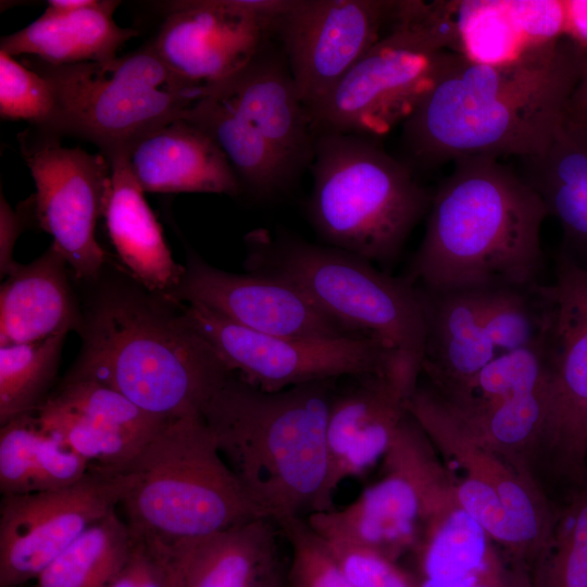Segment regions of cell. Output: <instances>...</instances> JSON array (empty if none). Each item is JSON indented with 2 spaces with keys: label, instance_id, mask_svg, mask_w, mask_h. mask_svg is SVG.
Masks as SVG:
<instances>
[{
  "label": "cell",
  "instance_id": "obj_45",
  "mask_svg": "<svg viewBox=\"0 0 587 587\" xmlns=\"http://www.w3.org/2000/svg\"><path fill=\"white\" fill-rule=\"evenodd\" d=\"M566 113L577 122L587 125V60L569 101Z\"/></svg>",
  "mask_w": 587,
  "mask_h": 587
},
{
  "label": "cell",
  "instance_id": "obj_39",
  "mask_svg": "<svg viewBox=\"0 0 587 587\" xmlns=\"http://www.w3.org/2000/svg\"><path fill=\"white\" fill-rule=\"evenodd\" d=\"M277 526L291 549L285 587H354L307 520L292 517Z\"/></svg>",
  "mask_w": 587,
  "mask_h": 587
},
{
  "label": "cell",
  "instance_id": "obj_28",
  "mask_svg": "<svg viewBox=\"0 0 587 587\" xmlns=\"http://www.w3.org/2000/svg\"><path fill=\"white\" fill-rule=\"evenodd\" d=\"M115 0H96L83 10L52 15L43 12L26 27L1 38L0 50L12 57L30 55L49 65L103 62L138 32L117 25Z\"/></svg>",
  "mask_w": 587,
  "mask_h": 587
},
{
  "label": "cell",
  "instance_id": "obj_38",
  "mask_svg": "<svg viewBox=\"0 0 587 587\" xmlns=\"http://www.w3.org/2000/svg\"><path fill=\"white\" fill-rule=\"evenodd\" d=\"M0 115L53 133L57 100L49 80L0 50Z\"/></svg>",
  "mask_w": 587,
  "mask_h": 587
},
{
  "label": "cell",
  "instance_id": "obj_48",
  "mask_svg": "<svg viewBox=\"0 0 587 587\" xmlns=\"http://www.w3.org/2000/svg\"><path fill=\"white\" fill-rule=\"evenodd\" d=\"M21 587H25V586H21Z\"/></svg>",
  "mask_w": 587,
  "mask_h": 587
},
{
  "label": "cell",
  "instance_id": "obj_41",
  "mask_svg": "<svg viewBox=\"0 0 587 587\" xmlns=\"http://www.w3.org/2000/svg\"><path fill=\"white\" fill-rule=\"evenodd\" d=\"M133 534L132 551L110 587H180L172 548L157 539Z\"/></svg>",
  "mask_w": 587,
  "mask_h": 587
},
{
  "label": "cell",
  "instance_id": "obj_29",
  "mask_svg": "<svg viewBox=\"0 0 587 587\" xmlns=\"http://www.w3.org/2000/svg\"><path fill=\"white\" fill-rule=\"evenodd\" d=\"M522 160V177L540 196L548 215L562 226L564 248L560 253H587V125L565 113L549 147Z\"/></svg>",
  "mask_w": 587,
  "mask_h": 587
},
{
  "label": "cell",
  "instance_id": "obj_20",
  "mask_svg": "<svg viewBox=\"0 0 587 587\" xmlns=\"http://www.w3.org/2000/svg\"><path fill=\"white\" fill-rule=\"evenodd\" d=\"M350 388L336 391L327 423V511L341 482L365 474L389 450L409 413L413 392L387 373L355 377Z\"/></svg>",
  "mask_w": 587,
  "mask_h": 587
},
{
  "label": "cell",
  "instance_id": "obj_30",
  "mask_svg": "<svg viewBox=\"0 0 587 587\" xmlns=\"http://www.w3.org/2000/svg\"><path fill=\"white\" fill-rule=\"evenodd\" d=\"M207 133L255 198L274 199L296 177L264 136L225 99L207 92L183 116Z\"/></svg>",
  "mask_w": 587,
  "mask_h": 587
},
{
  "label": "cell",
  "instance_id": "obj_1",
  "mask_svg": "<svg viewBox=\"0 0 587 587\" xmlns=\"http://www.w3.org/2000/svg\"><path fill=\"white\" fill-rule=\"evenodd\" d=\"M583 53L565 37L500 64L454 53L402 124L403 161L415 172L467 157L541 154L566 113Z\"/></svg>",
  "mask_w": 587,
  "mask_h": 587
},
{
  "label": "cell",
  "instance_id": "obj_13",
  "mask_svg": "<svg viewBox=\"0 0 587 587\" xmlns=\"http://www.w3.org/2000/svg\"><path fill=\"white\" fill-rule=\"evenodd\" d=\"M59 135L39 128L20 134L22 155L33 176L32 198L39 226L78 279H96L105 253L96 238V224L111 183V164L103 153L61 145Z\"/></svg>",
  "mask_w": 587,
  "mask_h": 587
},
{
  "label": "cell",
  "instance_id": "obj_47",
  "mask_svg": "<svg viewBox=\"0 0 587 587\" xmlns=\"http://www.w3.org/2000/svg\"><path fill=\"white\" fill-rule=\"evenodd\" d=\"M264 587H285L283 570L278 571Z\"/></svg>",
  "mask_w": 587,
  "mask_h": 587
},
{
  "label": "cell",
  "instance_id": "obj_16",
  "mask_svg": "<svg viewBox=\"0 0 587 587\" xmlns=\"http://www.w3.org/2000/svg\"><path fill=\"white\" fill-rule=\"evenodd\" d=\"M133 483L130 472L89 470L61 489L2 496L0 587L35 580L84 530L115 510Z\"/></svg>",
  "mask_w": 587,
  "mask_h": 587
},
{
  "label": "cell",
  "instance_id": "obj_33",
  "mask_svg": "<svg viewBox=\"0 0 587 587\" xmlns=\"http://www.w3.org/2000/svg\"><path fill=\"white\" fill-rule=\"evenodd\" d=\"M484 328L498 354L540 345L549 330L551 285L479 287Z\"/></svg>",
  "mask_w": 587,
  "mask_h": 587
},
{
  "label": "cell",
  "instance_id": "obj_19",
  "mask_svg": "<svg viewBox=\"0 0 587 587\" xmlns=\"http://www.w3.org/2000/svg\"><path fill=\"white\" fill-rule=\"evenodd\" d=\"M172 303L198 304L243 328L286 338L359 337L285 280L229 273L190 257Z\"/></svg>",
  "mask_w": 587,
  "mask_h": 587
},
{
  "label": "cell",
  "instance_id": "obj_36",
  "mask_svg": "<svg viewBox=\"0 0 587 587\" xmlns=\"http://www.w3.org/2000/svg\"><path fill=\"white\" fill-rule=\"evenodd\" d=\"M533 587H587V480L562 513L534 564Z\"/></svg>",
  "mask_w": 587,
  "mask_h": 587
},
{
  "label": "cell",
  "instance_id": "obj_7",
  "mask_svg": "<svg viewBox=\"0 0 587 587\" xmlns=\"http://www.w3.org/2000/svg\"><path fill=\"white\" fill-rule=\"evenodd\" d=\"M127 472L134 483L120 503L125 522L170 547L263 517L202 416L168 422Z\"/></svg>",
  "mask_w": 587,
  "mask_h": 587
},
{
  "label": "cell",
  "instance_id": "obj_27",
  "mask_svg": "<svg viewBox=\"0 0 587 587\" xmlns=\"http://www.w3.org/2000/svg\"><path fill=\"white\" fill-rule=\"evenodd\" d=\"M275 525L257 517L171 546L182 587H264L282 570Z\"/></svg>",
  "mask_w": 587,
  "mask_h": 587
},
{
  "label": "cell",
  "instance_id": "obj_42",
  "mask_svg": "<svg viewBox=\"0 0 587 587\" xmlns=\"http://www.w3.org/2000/svg\"><path fill=\"white\" fill-rule=\"evenodd\" d=\"M23 229V221L14 212L1 195L0 204V271L1 276H8L18 263L13 259L15 241Z\"/></svg>",
  "mask_w": 587,
  "mask_h": 587
},
{
  "label": "cell",
  "instance_id": "obj_37",
  "mask_svg": "<svg viewBox=\"0 0 587 587\" xmlns=\"http://www.w3.org/2000/svg\"><path fill=\"white\" fill-rule=\"evenodd\" d=\"M548 380L545 340L534 347L498 354L457 396L455 409L473 412L534 391Z\"/></svg>",
  "mask_w": 587,
  "mask_h": 587
},
{
  "label": "cell",
  "instance_id": "obj_32",
  "mask_svg": "<svg viewBox=\"0 0 587 587\" xmlns=\"http://www.w3.org/2000/svg\"><path fill=\"white\" fill-rule=\"evenodd\" d=\"M133 544L134 534L115 509L84 530L38 575L33 587H110Z\"/></svg>",
  "mask_w": 587,
  "mask_h": 587
},
{
  "label": "cell",
  "instance_id": "obj_34",
  "mask_svg": "<svg viewBox=\"0 0 587 587\" xmlns=\"http://www.w3.org/2000/svg\"><path fill=\"white\" fill-rule=\"evenodd\" d=\"M548 400L547 380L534 391L482 410L463 412L453 408L484 441L533 472L534 458L546 426Z\"/></svg>",
  "mask_w": 587,
  "mask_h": 587
},
{
  "label": "cell",
  "instance_id": "obj_14",
  "mask_svg": "<svg viewBox=\"0 0 587 587\" xmlns=\"http://www.w3.org/2000/svg\"><path fill=\"white\" fill-rule=\"evenodd\" d=\"M289 4L290 0L173 1L150 46L176 77L207 92L261 52Z\"/></svg>",
  "mask_w": 587,
  "mask_h": 587
},
{
  "label": "cell",
  "instance_id": "obj_43",
  "mask_svg": "<svg viewBox=\"0 0 587 587\" xmlns=\"http://www.w3.org/2000/svg\"><path fill=\"white\" fill-rule=\"evenodd\" d=\"M417 582L419 587H533L532 578L523 570L514 569L512 571L508 566L485 576L454 584H436L420 578Z\"/></svg>",
  "mask_w": 587,
  "mask_h": 587
},
{
  "label": "cell",
  "instance_id": "obj_23",
  "mask_svg": "<svg viewBox=\"0 0 587 587\" xmlns=\"http://www.w3.org/2000/svg\"><path fill=\"white\" fill-rule=\"evenodd\" d=\"M265 48L240 72L207 92L222 97L249 120L297 178L312 163L315 136L285 57Z\"/></svg>",
  "mask_w": 587,
  "mask_h": 587
},
{
  "label": "cell",
  "instance_id": "obj_3",
  "mask_svg": "<svg viewBox=\"0 0 587 587\" xmlns=\"http://www.w3.org/2000/svg\"><path fill=\"white\" fill-rule=\"evenodd\" d=\"M335 380L264 391L234 374L202 410L248 499L276 525L327 511V423Z\"/></svg>",
  "mask_w": 587,
  "mask_h": 587
},
{
  "label": "cell",
  "instance_id": "obj_17",
  "mask_svg": "<svg viewBox=\"0 0 587 587\" xmlns=\"http://www.w3.org/2000/svg\"><path fill=\"white\" fill-rule=\"evenodd\" d=\"M397 4L398 0H291L275 34L307 110L383 37Z\"/></svg>",
  "mask_w": 587,
  "mask_h": 587
},
{
  "label": "cell",
  "instance_id": "obj_10",
  "mask_svg": "<svg viewBox=\"0 0 587 587\" xmlns=\"http://www.w3.org/2000/svg\"><path fill=\"white\" fill-rule=\"evenodd\" d=\"M453 54L412 0H398L389 32L307 110L314 136L387 135L415 111Z\"/></svg>",
  "mask_w": 587,
  "mask_h": 587
},
{
  "label": "cell",
  "instance_id": "obj_22",
  "mask_svg": "<svg viewBox=\"0 0 587 587\" xmlns=\"http://www.w3.org/2000/svg\"><path fill=\"white\" fill-rule=\"evenodd\" d=\"M120 153L143 192L237 196L242 188L214 140L184 118L148 130Z\"/></svg>",
  "mask_w": 587,
  "mask_h": 587
},
{
  "label": "cell",
  "instance_id": "obj_46",
  "mask_svg": "<svg viewBox=\"0 0 587 587\" xmlns=\"http://www.w3.org/2000/svg\"><path fill=\"white\" fill-rule=\"evenodd\" d=\"M96 0H50L43 12L52 15L70 14L92 5Z\"/></svg>",
  "mask_w": 587,
  "mask_h": 587
},
{
  "label": "cell",
  "instance_id": "obj_24",
  "mask_svg": "<svg viewBox=\"0 0 587 587\" xmlns=\"http://www.w3.org/2000/svg\"><path fill=\"white\" fill-rule=\"evenodd\" d=\"M415 287L426 328L421 376L451 399L498 355L484 328L479 288Z\"/></svg>",
  "mask_w": 587,
  "mask_h": 587
},
{
  "label": "cell",
  "instance_id": "obj_21",
  "mask_svg": "<svg viewBox=\"0 0 587 587\" xmlns=\"http://www.w3.org/2000/svg\"><path fill=\"white\" fill-rule=\"evenodd\" d=\"M447 4L450 51L473 62H511L564 37V0H460Z\"/></svg>",
  "mask_w": 587,
  "mask_h": 587
},
{
  "label": "cell",
  "instance_id": "obj_12",
  "mask_svg": "<svg viewBox=\"0 0 587 587\" xmlns=\"http://www.w3.org/2000/svg\"><path fill=\"white\" fill-rule=\"evenodd\" d=\"M176 305L232 374L264 391L347 376L387 373L405 377L411 373L394 353L371 338L272 336L238 326L198 304Z\"/></svg>",
  "mask_w": 587,
  "mask_h": 587
},
{
  "label": "cell",
  "instance_id": "obj_15",
  "mask_svg": "<svg viewBox=\"0 0 587 587\" xmlns=\"http://www.w3.org/2000/svg\"><path fill=\"white\" fill-rule=\"evenodd\" d=\"M545 338L548 414L534 458L584 483L587 474V268L559 254Z\"/></svg>",
  "mask_w": 587,
  "mask_h": 587
},
{
  "label": "cell",
  "instance_id": "obj_18",
  "mask_svg": "<svg viewBox=\"0 0 587 587\" xmlns=\"http://www.w3.org/2000/svg\"><path fill=\"white\" fill-rule=\"evenodd\" d=\"M41 425L62 439L89 470L125 473L171 421L141 410L115 389L70 372L35 411Z\"/></svg>",
  "mask_w": 587,
  "mask_h": 587
},
{
  "label": "cell",
  "instance_id": "obj_49",
  "mask_svg": "<svg viewBox=\"0 0 587 587\" xmlns=\"http://www.w3.org/2000/svg\"><path fill=\"white\" fill-rule=\"evenodd\" d=\"M180 587H182V585H180Z\"/></svg>",
  "mask_w": 587,
  "mask_h": 587
},
{
  "label": "cell",
  "instance_id": "obj_4",
  "mask_svg": "<svg viewBox=\"0 0 587 587\" xmlns=\"http://www.w3.org/2000/svg\"><path fill=\"white\" fill-rule=\"evenodd\" d=\"M164 299L110 292L83 320V352L72 372L173 421L202 410L233 375L185 315Z\"/></svg>",
  "mask_w": 587,
  "mask_h": 587
},
{
  "label": "cell",
  "instance_id": "obj_5",
  "mask_svg": "<svg viewBox=\"0 0 587 587\" xmlns=\"http://www.w3.org/2000/svg\"><path fill=\"white\" fill-rule=\"evenodd\" d=\"M308 215L327 246L390 265L427 215L434 191L377 139L344 133L315 136Z\"/></svg>",
  "mask_w": 587,
  "mask_h": 587
},
{
  "label": "cell",
  "instance_id": "obj_9",
  "mask_svg": "<svg viewBox=\"0 0 587 587\" xmlns=\"http://www.w3.org/2000/svg\"><path fill=\"white\" fill-rule=\"evenodd\" d=\"M28 64L53 88V134L89 140L107 158L148 130L183 118L205 95L176 77L150 43L103 62L49 65L34 59Z\"/></svg>",
  "mask_w": 587,
  "mask_h": 587
},
{
  "label": "cell",
  "instance_id": "obj_31",
  "mask_svg": "<svg viewBox=\"0 0 587 587\" xmlns=\"http://www.w3.org/2000/svg\"><path fill=\"white\" fill-rule=\"evenodd\" d=\"M88 471V463L46 429L35 411L1 425L2 496L61 489L82 479Z\"/></svg>",
  "mask_w": 587,
  "mask_h": 587
},
{
  "label": "cell",
  "instance_id": "obj_35",
  "mask_svg": "<svg viewBox=\"0 0 587 587\" xmlns=\"http://www.w3.org/2000/svg\"><path fill=\"white\" fill-rule=\"evenodd\" d=\"M66 335L0 347V425L36 411L50 396Z\"/></svg>",
  "mask_w": 587,
  "mask_h": 587
},
{
  "label": "cell",
  "instance_id": "obj_40",
  "mask_svg": "<svg viewBox=\"0 0 587 587\" xmlns=\"http://www.w3.org/2000/svg\"><path fill=\"white\" fill-rule=\"evenodd\" d=\"M323 539L354 587H419L416 576L398 561L351 541Z\"/></svg>",
  "mask_w": 587,
  "mask_h": 587
},
{
  "label": "cell",
  "instance_id": "obj_6",
  "mask_svg": "<svg viewBox=\"0 0 587 587\" xmlns=\"http://www.w3.org/2000/svg\"><path fill=\"white\" fill-rule=\"evenodd\" d=\"M247 272L287 282L350 334L378 341L421 375L425 320L416 287L327 245L266 228L246 234Z\"/></svg>",
  "mask_w": 587,
  "mask_h": 587
},
{
  "label": "cell",
  "instance_id": "obj_11",
  "mask_svg": "<svg viewBox=\"0 0 587 587\" xmlns=\"http://www.w3.org/2000/svg\"><path fill=\"white\" fill-rule=\"evenodd\" d=\"M432 441L409 412L382 460L379 478L347 507L308 515L325 539L351 541L398 561L419 541L432 510L453 479Z\"/></svg>",
  "mask_w": 587,
  "mask_h": 587
},
{
  "label": "cell",
  "instance_id": "obj_25",
  "mask_svg": "<svg viewBox=\"0 0 587 587\" xmlns=\"http://www.w3.org/2000/svg\"><path fill=\"white\" fill-rule=\"evenodd\" d=\"M108 160L112 173L103 217L110 241L127 273L148 292L172 303L186 267L174 260L124 155L118 152Z\"/></svg>",
  "mask_w": 587,
  "mask_h": 587
},
{
  "label": "cell",
  "instance_id": "obj_2",
  "mask_svg": "<svg viewBox=\"0 0 587 587\" xmlns=\"http://www.w3.org/2000/svg\"><path fill=\"white\" fill-rule=\"evenodd\" d=\"M547 215L535 189L498 159H458L434 190L404 276L428 289L538 283Z\"/></svg>",
  "mask_w": 587,
  "mask_h": 587
},
{
  "label": "cell",
  "instance_id": "obj_26",
  "mask_svg": "<svg viewBox=\"0 0 587 587\" xmlns=\"http://www.w3.org/2000/svg\"><path fill=\"white\" fill-rule=\"evenodd\" d=\"M67 263L51 243L18 264L0 288V347L47 339L82 328Z\"/></svg>",
  "mask_w": 587,
  "mask_h": 587
},
{
  "label": "cell",
  "instance_id": "obj_8",
  "mask_svg": "<svg viewBox=\"0 0 587 587\" xmlns=\"http://www.w3.org/2000/svg\"><path fill=\"white\" fill-rule=\"evenodd\" d=\"M408 410L442 457L465 510L519 569L535 564L554 522L533 472L484 441L427 382Z\"/></svg>",
  "mask_w": 587,
  "mask_h": 587
},
{
  "label": "cell",
  "instance_id": "obj_44",
  "mask_svg": "<svg viewBox=\"0 0 587 587\" xmlns=\"http://www.w3.org/2000/svg\"><path fill=\"white\" fill-rule=\"evenodd\" d=\"M564 37L587 52V0H564Z\"/></svg>",
  "mask_w": 587,
  "mask_h": 587
}]
</instances>
